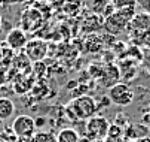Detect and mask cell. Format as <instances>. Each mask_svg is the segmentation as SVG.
<instances>
[{
  "label": "cell",
  "instance_id": "cell-1",
  "mask_svg": "<svg viewBox=\"0 0 150 142\" xmlns=\"http://www.w3.org/2000/svg\"><path fill=\"white\" fill-rule=\"evenodd\" d=\"M69 112H73V117L80 121H86L97 115L98 112V103L92 96H79L74 97L70 105H69Z\"/></svg>",
  "mask_w": 150,
  "mask_h": 142
},
{
  "label": "cell",
  "instance_id": "cell-2",
  "mask_svg": "<svg viewBox=\"0 0 150 142\" xmlns=\"http://www.w3.org/2000/svg\"><path fill=\"white\" fill-rule=\"evenodd\" d=\"M110 127V121L103 115H94L92 118L86 120L85 123V135L92 141H104Z\"/></svg>",
  "mask_w": 150,
  "mask_h": 142
},
{
  "label": "cell",
  "instance_id": "cell-3",
  "mask_svg": "<svg viewBox=\"0 0 150 142\" xmlns=\"http://www.w3.org/2000/svg\"><path fill=\"white\" fill-rule=\"evenodd\" d=\"M12 133L21 139V141H30L34 133L37 132V127H36V121L33 117L30 115H18L13 121H12Z\"/></svg>",
  "mask_w": 150,
  "mask_h": 142
},
{
  "label": "cell",
  "instance_id": "cell-4",
  "mask_svg": "<svg viewBox=\"0 0 150 142\" xmlns=\"http://www.w3.org/2000/svg\"><path fill=\"white\" fill-rule=\"evenodd\" d=\"M109 97L110 103H115L117 106H128L134 102V90L128 85L126 82H117L109 88Z\"/></svg>",
  "mask_w": 150,
  "mask_h": 142
},
{
  "label": "cell",
  "instance_id": "cell-5",
  "mask_svg": "<svg viewBox=\"0 0 150 142\" xmlns=\"http://www.w3.org/2000/svg\"><path fill=\"white\" fill-rule=\"evenodd\" d=\"M24 51H25V55L31 60V62L39 63L48 54V42L43 40V39H37V37L28 39V42H27Z\"/></svg>",
  "mask_w": 150,
  "mask_h": 142
},
{
  "label": "cell",
  "instance_id": "cell-6",
  "mask_svg": "<svg viewBox=\"0 0 150 142\" xmlns=\"http://www.w3.org/2000/svg\"><path fill=\"white\" fill-rule=\"evenodd\" d=\"M128 27L131 29L134 37L150 36V14H147V12L135 14V16L128 24Z\"/></svg>",
  "mask_w": 150,
  "mask_h": 142
},
{
  "label": "cell",
  "instance_id": "cell-7",
  "mask_svg": "<svg viewBox=\"0 0 150 142\" xmlns=\"http://www.w3.org/2000/svg\"><path fill=\"white\" fill-rule=\"evenodd\" d=\"M28 42L27 33L21 29V27H12L8 34H6V45L12 49V51H21L24 49L25 45Z\"/></svg>",
  "mask_w": 150,
  "mask_h": 142
},
{
  "label": "cell",
  "instance_id": "cell-8",
  "mask_svg": "<svg viewBox=\"0 0 150 142\" xmlns=\"http://www.w3.org/2000/svg\"><path fill=\"white\" fill-rule=\"evenodd\" d=\"M128 24H129V19H128L123 14H120L119 11H115L110 16H107L105 23H104L107 32L112 33V34H117V33L123 32L128 27Z\"/></svg>",
  "mask_w": 150,
  "mask_h": 142
},
{
  "label": "cell",
  "instance_id": "cell-9",
  "mask_svg": "<svg viewBox=\"0 0 150 142\" xmlns=\"http://www.w3.org/2000/svg\"><path fill=\"white\" fill-rule=\"evenodd\" d=\"M15 114V103L9 97H0V121L11 120Z\"/></svg>",
  "mask_w": 150,
  "mask_h": 142
},
{
  "label": "cell",
  "instance_id": "cell-10",
  "mask_svg": "<svg viewBox=\"0 0 150 142\" xmlns=\"http://www.w3.org/2000/svg\"><path fill=\"white\" fill-rule=\"evenodd\" d=\"M55 136H57V142H80L79 133L71 127L61 129L58 132V135H55Z\"/></svg>",
  "mask_w": 150,
  "mask_h": 142
},
{
  "label": "cell",
  "instance_id": "cell-11",
  "mask_svg": "<svg viewBox=\"0 0 150 142\" xmlns=\"http://www.w3.org/2000/svg\"><path fill=\"white\" fill-rule=\"evenodd\" d=\"M28 142H57V136L52 132L40 130V132H36L34 136Z\"/></svg>",
  "mask_w": 150,
  "mask_h": 142
},
{
  "label": "cell",
  "instance_id": "cell-12",
  "mask_svg": "<svg viewBox=\"0 0 150 142\" xmlns=\"http://www.w3.org/2000/svg\"><path fill=\"white\" fill-rule=\"evenodd\" d=\"M112 5L115 6L116 11H122V9H128V8H135L137 3L135 0H110Z\"/></svg>",
  "mask_w": 150,
  "mask_h": 142
},
{
  "label": "cell",
  "instance_id": "cell-13",
  "mask_svg": "<svg viewBox=\"0 0 150 142\" xmlns=\"http://www.w3.org/2000/svg\"><path fill=\"white\" fill-rule=\"evenodd\" d=\"M125 129L120 127L119 124L116 123H110V127H109V132H107V136H123L125 133Z\"/></svg>",
  "mask_w": 150,
  "mask_h": 142
},
{
  "label": "cell",
  "instance_id": "cell-14",
  "mask_svg": "<svg viewBox=\"0 0 150 142\" xmlns=\"http://www.w3.org/2000/svg\"><path fill=\"white\" fill-rule=\"evenodd\" d=\"M141 62H143V66H144L146 72H147V73H150V51H146V52L143 54Z\"/></svg>",
  "mask_w": 150,
  "mask_h": 142
},
{
  "label": "cell",
  "instance_id": "cell-15",
  "mask_svg": "<svg viewBox=\"0 0 150 142\" xmlns=\"http://www.w3.org/2000/svg\"><path fill=\"white\" fill-rule=\"evenodd\" d=\"M135 3L138 6H141L144 12L150 14V0H135Z\"/></svg>",
  "mask_w": 150,
  "mask_h": 142
},
{
  "label": "cell",
  "instance_id": "cell-16",
  "mask_svg": "<svg viewBox=\"0 0 150 142\" xmlns=\"http://www.w3.org/2000/svg\"><path fill=\"white\" fill-rule=\"evenodd\" d=\"M104 142H126L123 136H105Z\"/></svg>",
  "mask_w": 150,
  "mask_h": 142
},
{
  "label": "cell",
  "instance_id": "cell-17",
  "mask_svg": "<svg viewBox=\"0 0 150 142\" xmlns=\"http://www.w3.org/2000/svg\"><path fill=\"white\" fill-rule=\"evenodd\" d=\"M6 79H8V78H6V69L2 67V65H0V85L5 84Z\"/></svg>",
  "mask_w": 150,
  "mask_h": 142
},
{
  "label": "cell",
  "instance_id": "cell-18",
  "mask_svg": "<svg viewBox=\"0 0 150 142\" xmlns=\"http://www.w3.org/2000/svg\"><path fill=\"white\" fill-rule=\"evenodd\" d=\"M126 142H150V138H140V139H129V141H126Z\"/></svg>",
  "mask_w": 150,
  "mask_h": 142
},
{
  "label": "cell",
  "instance_id": "cell-19",
  "mask_svg": "<svg viewBox=\"0 0 150 142\" xmlns=\"http://www.w3.org/2000/svg\"><path fill=\"white\" fill-rule=\"evenodd\" d=\"M2 60H3V48L0 45V63H2Z\"/></svg>",
  "mask_w": 150,
  "mask_h": 142
},
{
  "label": "cell",
  "instance_id": "cell-20",
  "mask_svg": "<svg viewBox=\"0 0 150 142\" xmlns=\"http://www.w3.org/2000/svg\"><path fill=\"white\" fill-rule=\"evenodd\" d=\"M0 27H2V15H0Z\"/></svg>",
  "mask_w": 150,
  "mask_h": 142
},
{
  "label": "cell",
  "instance_id": "cell-21",
  "mask_svg": "<svg viewBox=\"0 0 150 142\" xmlns=\"http://www.w3.org/2000/svg\"><path fill=\"white\" fill-rule=\"evenodd\" d=\"M92 142H104V141H92Z\"/></svg>",
  "mask_w": 150,
  "mask_h": 142
},
{
  "label": "cell",
  "instance_id": "cell-22",
  "mask_svg": "<svg viewBox=\"0 0 150 142\" xmlns=\"http://www.w3.org/2000/svg\"><path fill=\"white\" fill-rule=\"evenodd\" d=\"M109 2H110V0H109Z\"/></svg>",
  "mask_w": 150,
  "mask_h": 142
}]
</instances>
